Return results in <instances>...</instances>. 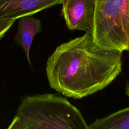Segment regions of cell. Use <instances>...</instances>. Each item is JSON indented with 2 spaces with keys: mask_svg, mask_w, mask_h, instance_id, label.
I'll return each mask as SVG.
<instances>
[{
  "mask_svg": "<svg viewBox=\"0 0 129 129\" xmlns=\"http://www.w3.org/2000/svg\"><path fill=\"white\" fill-rule=\"evenodd\" d=\"M64 0H0V19L15 20L32 15Z\"/></svg>",
  "mask_w": 129,
  "mask_h": 129,
  "instance_id": "5",
  "label": "cell"
},
{
  "mask_svg": "<svg viewBox=\"0 0 129 129\" xmlns=\"http://www.w3.org/2000/svg\"><path fill=\"white\" fill-rule=\"evenodd\" d=\"M88 129H129V107L96 119Z\"/></svg>",
  "mask_w": 129,
  "mask_h": 129,
  "instance_id": "7",
  "label": "cell"
},
{
  "mask_svg": "<svg viewBox=\"0 0 129 129\" xmlns=\"http://www.w3.org/2000/svg\"><path fill=\"white\" fill-rule=\"evenodd\" d=\"M15 21V20L0 19V39L4 37Z\"/></svg>",
  "mask_w": 129,
  "mask_h": 129,
  "instance_id": "8",
  "label": "cell"
},
{
  "mask_svg": "<svg viewBox=\"0 0 129 129\" xmlns=\"http://www.w3.org/2000/svg\"><path fill=\"white\" fill-rule=\"evenodd\" d=\"M96 2V0H64L61 11L68 28L92 34Z\"/></svg>",
  "mask_w": 129,
  "mask_h": 129,
  "instance_id": "4",
  "label": "cell"
},
{
  "mask_svg": "<svg viewBox=\"0 0 129 129\" xmlns=\"http://www.w3.org/2000/svg\"><path fill=\"white\" fill-rule=\"evenodd\" d=\"M42 31V25L39 20L31 16L19 19L18 30L14 40L18 45L22 48L30 66H31L30 52L33 39L37 34Z\"/></svg>",
  "mask_w": 129,
  "mask_h": 129,
  "instance_id": "6",
  "label": "cell"
},
{
  "mask_svg": "<svg viewBox=\"0 0 129 129\" xmlns=\"http://www.w3.org/2000/svg\"><path fill=\"white\" fill-rule=\"evenodd\" d=\"M8 128L88 129V124L66 98L45 93L23 97Z\"/></svg>",
  "mask_w": 129,
  "mask_h": 129,
  "instance_id": "2",
  "label": "cell"
},
{
  "mask_svg": "<svg viewBox=\"0 0 129 129\" xmlns=\"http://www.w3.org/2000/svg\"><path fill=\"white\" fill-rule=\"evenodd\" d=\"M92 35L103 48L129 51V0H96Z\"/></svg>",
  "mask_w": 129,
  "mask_h": 129,
  "instance_id": "3",
  "label": "cell"
},
{
  "mask_svg": "<svg viewBox=\"0 0 129 129\" xmlns=\"http://www.w3.org/2000/svg\"><path fill=\"white\" fill-rule=\"evenodd\" d=\"M122 52L102 47L86 32L58 46L48 57L46 72L49 86L75 99L96 93L120 73Z\"/></svg>",
  "mask_w": 129,
  "mask_h": 129,
  "instance_id": "1",
  "label": "cell"
},
{
  "mask_svg": "<svg viewBox=\"0 0 129 129\" xmlns=\"http://www.w3.org/2000/svg\"><path fill=\"white\" fill-rule=\"evenodd\" d=\"M125 93L129 98V80L127 82L125 87Z\"/></svg>",
  "mask_w": 129,
  "mask_h": 129,
  "instance_id": "9",
  "label": "cell"
}]
</instances>
